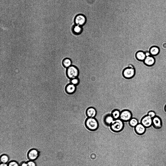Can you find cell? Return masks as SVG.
Instances as JSON below:
<instances>
[{
	"instance_id": "cell-24",
	"label": "cell",
	"mask_w": 166,
	"mask_h": 166,
	"mask_svg": "<svg viewBox=\"0 0 166 166\" xmlns=\"http://www.w3.org/2000/svg\"><path fill=\"white\" fill-rule=\"evenodd\" d=\"M27 166H36L35 162L34 161L29 160L27 161Z\"/></svg>"
},
{
	"instance_id": "cell-25",
	"label": "cell",
	"mask_w": 166,
	"mask_h": 166,
	"mask_svg": "<svg viewBox=\"0 0 166 166\" xmlns=\"http://www.w3.org/2000/svg\"><path fill=\"white\" fill-rule=\"evenodd\" d=\"M148 115L149 116L152 118L156 116V113L155 112L153 111H150L148 113Z\"/></svg>"
},
{
	"instance_id": "cell-13",
	"label": "cell",
	"mask_w": 166,
	"mask_h": 166,
	"mask_svg": "<svg viewBox=\"0 0 166 166\" xmlns=\"http://www.w3.org/2000/svg\"><path fill=\"white\" fill-rule=\"evenodd\" d=\"M66 92L68 94H72L74 93L76 90V86L71 83L68 84L65 87Z\"/></svg>"
},
{
	"instance_id": "cell-16",
	"label": "cell",
	"mask_w": 166,
	"mask_h": 166,
	"mask_svg": "<svg viewBox=\"0 0 166 166\" xmlns=\"http://www.w3.org/2000/svg\"><path fill=\"white\" fill-rule=\"evenodd\" d=\"M149 52L151 55L155 56L159 54V49L157 46H153L150 48Z\"/></svg>"
},
{
	"instance_id": "cell-6",
	"label": "cell",
	"mask_w": 166,
	"mask_h": 166,
	"mask_svg": "<svg viewBox=\"0 0 166 166\" xmlns=\"http://www.w3.org/2000/svg\"><path fill=\"white\" fill-rule=\"evenodd\" d=\"M135 68L127 67L124 69L123 71L122 74L124 77L127 79L132 78L135 74Z\"/></svg>"
},
{
	"instance_id": "cell-18",
	"label": "cell",
	"mask_w": 166,
	"mask_h": 166,
	"mask_svg": "<svg viewBox=\"0 0 166 166\" xmlns=\"http://www.w3.org/2000/svg\"><path fill=\"white\" fill-rule=\"evenodd\" d=\"M9 157L6 154H2L0 156V163L7 164L9 161Z\"/></svg>"
},
{
	"instance_id": "cell-4",
	"label": "cell",
	"mask_w": 166,
	"mask_h": 166,
	"mask_svg": "<svg viewBox=\"0 0 166 166\" xmlns=\"http://www.w3.org/2000/svg\"><path fill=\"white\" fill-rule=\"evenodd\" d=\"M40 155L39 151L36 148H33L28 151L27 156L29 160L35 161L37 159Z\"/></svg>"
},
{
	"instance_id": "cell-7",
	"label": "cell",
	"mask_w": 166,
	"mask_h": 166,
	"mask_svg": "<svg viewBox=\"0 0 166 166\" xmlns=\"http://www.w3.org/2000/svg\"><path fill=\"white\" fill-rule=\"evenodd\" d=\"M140 123L146 128H149L151 127L152 125V118L147 115L142 118Z\"/></svg>"
},
{
	"instance_id": "cell-20",
	"label": "cell",
	"mask_w": 166,
	"mask_h": 166,
	"mask_svg": "<svg viewBox=\"0 0 166 166\" xmlns=\"http://www.w3.org/2000/svg\"><path fill=\"white\" fill-rule=\"evenodd\" d=\"M82 28L81 26L76 25L73 28V31L74 33L77 35L81 33Z\"/></svg>"
},
{
	"instance_id": "cell-3",
	"label": "cell",
	"mask_w": 166,
	"mask_h": 166,
	"mask_svg": "<svg viewBox=\"0 0 166 166\" xmlns=\"http://www.w3.org/2000/svg\"><path fill=\"white\" fill-rule=\"evenodd\" d=\"M66 74L68 77L71 79L77 78L79 74L78 68L76 66L71 65L67 68Z\"/></svg>"
},
{
	"instance_id": "cell-21",
	"label": "cell",
	"mask_w": 166,
	"mask_h": 166,
	"mask_svg": "<svg viewBox=\"0 0 166 166\" xmlns=\"http://www.w3.org/2000/svg\"><path fill=\"white\" fill-rule=\"evenodd\" d=\"M130 125L132 127H135L139 123L136 118H132L129 121Z\"/></svg>"
},
{
	"instance_id": "cell-9",
	"label": "cell",
	"mask_w": 166,
	"mask_h": 166,
	"mask_svg": "<svg viewBox=\"0 0 166 166\" xmlns=\"http://www.w3.org/2000/svg\"><path fill=\"white\" fill-rule=\"evenodd\" d=\"M146 128L141 123L138 124L134 127L135 132L138 135H141L145 132Z\"/></svg>"
},
{
	"instance_id": "cell-10",
	"label": "cell",
	"mask_w": 166,
	"mask_h": 166,
	"mask_svg": "<svg viewBox=\"0 0 166 166\" xmlns=\"http://www.w3.org/2000/svg\"><path fill=\"white\" fill-rule=\"evenodd\" d=\"M152 125L156 129L161 128L162 126V122L161 119L157 116L153 118Z\"/></svg>"
},
{
	"instance_id": "cell-1",
	"label": "cell",
	"mask_w": 166,
	"mask_h": 166,
	"mask_svg": "<svg viewBox=\"0 0 166 166\" xmlns=\"http://www.w3.org/2000/svg\"><path fill=\"white\" fill-rule=\"evenodd\" d=\"M85 126L86 128L91 131H95L98 128V121L95 118H87L85 120Z\"/></svg>"
},
{
	"instance_id": "cell-23",
	"label": "cell",
	"mask_w": 166,
	"mask_h": 166,
	"mask_svg": "<svg viewBox=\"0 0 166 166\" xmlns=\"http://www.w3.org/2000/svg\"><path fill=\"white\" fill-rule=\"evenodd\" d=\"M79 80L77 78L72 79L70 80L71 83L76 86L79 84Z\"/></svg>"
},
{
	"instance_id": "cell-26",
	"label": "cell",
	"mask_w": 166,
	"mask_h": 166,
	"mask_svg": "<svg viewBox=\"0 0 166 166\" xmlns=\"http://www.w3.org/2000/svg\"><path fill=\"white\" fill-rule=\"evenodd\" d=\"M19 164L20 166H27V161H22Z\"/></svg>"
},
{
	"instance_id": "cell-15",
	"label": "cell",
	"mask_w": 166,
	"mask_h": 166,
	"mask_svg": "<svg viewBox=\"0 0 166 166\" xmlns=\"http://www.w3.org/2000/svg\"><path fill=\"white\" fill-rule=\"evenodd\" d=\"M136 58L139 61H143L146 56L145 52L142 51H139L136 53Z\"/></svg>"
},
{
	"instance_id": "cell-12",
	"label": "cell",
	"mask_w": 166,
	"mask_h": 166,
	"mask_svg": "<svg viewBox=\"0 0 166 166\" xmlns=\"http://www.w3.org/2000/svg\"><path fill=\"white\" fill-rule=\"evenodd\" d=\"M145 64L147 66H152L155 62V59L153 56L151 55L146 56L143 61Z\"/></svg>"
},
{
	"instance_id": "cell-5",
	"label": "cell",
	"mask_w": 166,
	"mask_h": 166,
	"mask_svg": "<svg viewBox=\"0 0 166 166\" xmlns=\"http://www.w3.org/2000/svg\"><path fill=\"white\" fill-rule=\"evenodd\" d=\"M132 114L130 110L125 109L121 112L120 119L123 122H127L132 118Z\"/></svg>"
},
{
	"instance_id": "cell-29",
	"label": "cell",
	"mask_w": 166,
	"mask_h": 166,
	"mask_svg": "<svg viewBox=\"0 0 166 166\" xmlns=\"http://www.w3.org/2000/svg\"><path fill=\"white\" fill-rule=\"evenodd\" d=\"M162 47L166 49V43L165 42L163 44Z\"/></svg>"
},
{
	"instance_id": "cell-2",
	"label": "cell",
	"mask_w": 166,
	"mask_h": 166,
	"mask_svg": "<svg viewBox=\"0 0 166 166\" xmlns=\"http://www.w3.org/2000/svg\"><path fill=\"white\" fill-rule=\"evenodd\" d=\"M124 126V122L120 119L114 120L110 126L111 130L115 132L122 131Z\"/></svg>"
},
{
	"instance_id": "cell-30",
	"label": "cell",
	"mask_w": 166,
	"mask_h": 166,
	"mask_svg": "<svg viewBox=\"0 0 166 166\" xmlns=\"http://www.w3.org/2000/svg\"><path fill=\"white\" fill-rule=\"evenodd\" d=\"M165 111H166V105H165Z\"/></svg>"
},
{
	"instance_id": "cell-17",
	"label": "cell",
	"mask_w": 166,
	"mask_h": 166,
	"mask_svg": "<svg viewBox=\"0 0 166 166\" xmlns=\"http://www.w3.org/2000/svg\"><path fill=\"white\" fill-rule=\"evenodd\" d=\"M121 112L118 109H115L111 112V114L114 120L120 119Z\"/></svg>"
},
{
	"instance_id": "cell-8",
	"label": "cell",
	"mask_w": 166,
	"mask_h": 166,
	"mask_svg": "<svg viewBox=\"0 0 166 166\" xmlns=\"http://www.w3.org/2000/svg\"><path fill=\"white\" fill-rule=\"evenodd\" d=\"M86 20L85 16L82 14H79L75 17V22L76 25L81 26L85 24Z\"/></svg>"
},
{
	"instance_id": "cell-27",
	"label": "cell",
	"mask_w": 166,
	"mask_h": 166,
	"mask_svg": "<svg viewBox=\"0 0 166 166\" xmlns=\"http://www.w3.org/2000/svg\"><path fill=\"white\" fill-rule=\"evenodd\" d=\"M145 53L146 57L151 55L149 51H147Z\"/></svg>"
},
{
	"instance_id": "cell-14",
	"label": "cell",
	"mask_w": 166,
	"mask_h": 166,
	"mask_svg": "<svg viewBox=\"0 0 166 166\" xmlns=\"http://www.w3.org/2000/svg\"><path fill=\"white\" fill-rule=\"evenodd\" d=\"M114 119L111 114L106 115L104 119L105 124L107 126H110Z\"/></svg>"
},
{
	"instance_id": "cell-11",
	"label": "cell",
	"mask_w": 166,
	"mask_h": 166,
	"mask_svg": "<svg viewBox=\"0 0 166 166\" xmlns=\"http://www.w3.org/2000/svg\"><path fill=\"white\" fill-rule=\"evenodd\" d=\"M97 111L95 108L92 107L88 108L86 111L87 117L95 118L96 115Z\"/></svg>"
},
{
	"instance_id": "cell-19",
	"label": "cell",
	"mask_w": 166,
	"mask_h": 166,
	"mask_svg": "<svg viewBox=\"0 0 166 166\" xmlns=\"http://www.w3.org/2000/svg\"><path fill=\"white\" fill-rule=\"evenodd\" d=\"M62 64L64 67L67 68L72 65V61L69 58H65L63 60Z\"/></svg>"
},
{
	"instance_id": "cell-28",
	"label": "cell",
	"mask_w": 166,
	"mask_h": 166,
	"mask_svg": "<svg viewBox=\"0 0 166 166\" xmlns=\"http://www.w3.org/2000/svg\"><path fill=\"white\" fill-rule=\"evenodd\" d=\"M0 166H8L7 164L0 163Z\"/></svg>"
},
{
	"instance_id": "cell-22",
	"label": "cell",
	"mask_w": 166,
	"mask_h": 166,
	"mask_svg": "<svg viewBox=\"0 0 166 166\" xmlns=\"http://www.w3.org/2000/svg\"><path fill=\"white\" fill-rule=\"evenodd\" d=\"M8 166H20V164L16 161L12 160L7 163Z\"/></svg>"
}]
</instances>
